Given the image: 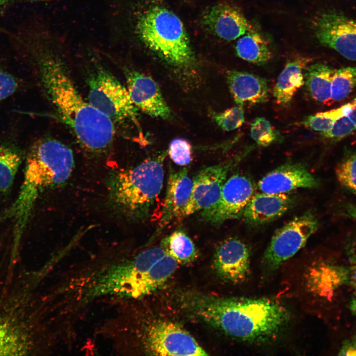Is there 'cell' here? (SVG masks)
Returning a JSON list of instances; mask_svg holds the SVG:
<instances>
[{
    "mask_svg": "<svg viewBox=\"0 0 356 356\" xmlns=\"http://www.w3.org/2000/svg\"><path fill=\"white\" fill-rule=\"evenodd\" d=\"M351 103V108L348 116L356 126V98L352 101Z\"/></svg>",
    "mask_w": 356,
    "mask_h": 356,
    "instance_id": "74e56055",
    "label": "cell"
},
{
    "mask_svg": "<svg viewBox=\"0 0 356 356\" xmlns=\"http://www.w3.org/2000/svg\"><path fill=\"white\" fill-rule=\"evenodd\" d=\"M250 251L240 239L228 238L217 247L214 265L218 274L226 281L239 283L244 281L249 273Z\"/></svg>",
    "mask_w": 356,
    "mask_h": 356,
    "instance_id": "9a60e30c",
    "label": "cell"
},
{
    "mask_svg": "<svg viewBox=\"0 0 356 356\" xmlns=\"http://www.w3.org/2000/svg\"><path fill=\"white\" fill-rule=\"evenodd\" d=\"M74 167L72 151L61 142L42 138L32 145L27 156L19 194L2 216L13 222L12 255L18 254L22 236L40 194L63 184Z\"/></svg>",
    "mask_w": 356,
    "mask_h": 356,
    "instance_id": "3957f363",
    "label": "cell"
},
{
    "mask_svg": "<svg viewBox=\"0 0 356 356\" xmlns=\"http://www.w3.org/2000/svg\"><path fill=\"white\" fill-rule=\"evenodd\" d=\"M254 191L253 183L248 177L239 173L231 176L225 180L217 203L201 211L202 220L217 225L240 218Z\"/></svg>",
    "mask_w": 356,
    "mask_h": 356,
    "instance_id": "7c38bea8",
    "label": "cell"
},
{
    "mask_svg": "<svg viewBox=\"0 0 356 356\" xmlns=\"http://www.w3.org/2000/svg\"><path fill=\"white\" fill-rule=\"evenodd\" d=\"M187 304L191 311L225 334L248 342L277 336L289 319L286 309L267 298L195 296Z\"/></svg>",
    "mask_w": 356,
    "mask_h": 356,
    "instance_id": "7a4b0ae2",
    "label": "cell"
},
{
    "mask_svg": "<svg viewBox=\"0 0 356 356\" xmlns=\"http://www.w3.org/2000/svg\"><path fill=\"white\" fill-rule=\"evenodd\" d=\"M161 246L178 263L192 261L197 255L194 243L182 230H175L164 238L162 241Z\"/></svg>",
    "mask_w": 356,
    "mask_h": 356,
    "instance_id": "d4e9b609",
    "label": "cell"
},
{
    "mask_svg": "<svg viewBox=\"0 0 356 356\" xmlns=\"http://www.w3.org/2000/svg\"><path fill=\"white\" fill-rule=\"evenodd\" d=\"M26 297L20 280L0 301V356L28 355L33 341L25 316Z\"/></svg>",
    "mask_w": 356,
    "mask_h": 356,
    "instance_id": "ba28073f",
    "label": "cell"
},
{
    "mask_svg": "<svg viewBox=\"0 0 356 356\" xmlns=\"http://www.w3.org/2000/svg\"><path fill=\"white\" fill-rule=\"evenodd\" d=\"M351 108V102L331 110L321 112L308 116L300 124L305 127L321 133L326 132L332 127L335 121L347 115Z\"/></svg>",
    "mask_w": 356,
    "mask_h": 356,
    "instance_id": "83f0119b",
    "label": "cell"
},
{
    "mask_svg": "<svg viewBox=\"0 0 356 356\" xmlns=\"http://www.w3.org/2000/svg\"><path fill=\"white\" fill-rule=\"evenodd\" d=\"M348 285L356 287V265L349 267Z\"/></svg>",
    "mask_w": 356,
    "mask_h": 356,
    "instance_id": "8d00e7d4",
    "label": "cell"
},
{
    "mask_svg": "<svg viewBox=\"0 0 356 356\" xmlns=\"http://www.w3.org/2000/svg\"><path fill=\"white\" fill-rule=\"evenodd\" d=\"M349 271V266L321 265L314 271V290L321 295H329L341 286L348 285Z\"/></svg>",
    "mask_w": 356,
    "mask_h": 356,
    "instance_id": "cb8c5ba5",
    "label": "cell"
},
{
    "mask_svg": "<svg viewBox=\"0 0 356 356\" xmlns=\"http://www.w3.org/2000/svg\"><path fill=\"white\" fill-rule=\"evenodd\" d=\"M192 184L187 168L178 171L170 168L161 218L152 239L158 236L174 219L180 217L190 198Z\"/></svg>",
    "mask_w": 356,
    "mask_h": 356,
    "instance_id": "e0dca14e",
    "label": "cell"
},
{
    "mask_svg": "<svg viewBox=\"0 0 356 356\" xmlns=\"http://www.w3.org/2000/svg\"><path fill=\"white\" fill-rule=\"evenodd\" d=\"M69 44L66 36L49 30L34 37L28 48L36 61L44 92L60 119L84 149L102 154L113 142L115 125L82 97L71 79L66 61Z\"/></svg>",
    "mask_w": 356,
    "mask_h": 356,
    "instance_id": "6da1fadb",
    "label": "cell"
},
{
    "mask_svg": "<svg viewBox=\"0 0 356 356\" xmlns=\"http://www.w3.org/2000/svg\"><path fill=\"white\" fill-rule=\"evenodd\" d=\"M356 88V67L335 70L332 80L331 101L345 99Z\"/></svg>",
    "mask_w": 356,
    "mask_h": 356,
    "instance_id": "4316f807",
    "label": "cell"
},
{
    "mask_svg": "<svg viewBox=\"0 0 356 356\" xmlns=\"http://www.w3.org/2000/svg\"><path fill=\"white\" fill-rule=\"evenodd\" d=\"M202 23L212 34L228 41L238 38L252 29L238 8L225 4L208 8L203 15Z\"/></svg>",
    "mask_w": 356,
    "mask_h": 356,
    "instance_id": "ac0fdd59",
    "label": "cell"
},
{
    "mask_svg": "<svg viewBox=\"0 0 356 356\" xmlns=\"http://www.w3.org/2000/svg\"><path fill=\"white\" fill-rule=\"evenodd\" d=\"M335 69L324 63L311 64L305 71V84L315 101L327 104L331 101V86Z\"/></svg>",
    "mask_w": 356,
    "mask_h": 356,
    "instance_id": "7402d4cb",
    "label": "cell"
},
{
    "mask_svg": "<svg viewBox=\"0 0 356 356\" xmlns=\"http://www.w3.org/2000/svg\"><path fill=\"white\" fill-rule=\"evenodd\" d=\"M250 134L252 138L261 146H268L280 141L282 137L270 123L265 118L257 117L251 125Z\"/></svg>",
    "mask_w": 356,
    "mask_h": 356,
    "instance_id": "f1b7e54d",
    "label": "cell"
},
{
    "mask_svg": "<svg viewBox=\"0 0 356 356\" xmlns=\"http://www.w3.org/2000/svg\"><path fill=\"white\" fill-rule=\"evenodd\" d=\"M295 202L294 196L287 193L254 194L242 217L249 224L262 225L283 216L293 207Z\"/></svg>",
    "mask_w": 356,
    "mask_h": 356,
    "instance_id": "d6986e66",
    "label": "cell"
},
{
    "mask_svg": "<svg viewBox=\"0 0 356 356\" xmlns=\"http://www.w3.org/2000/svg\"><path fill=\"white\" fill-rule=\"evenodd\" d=\"M319 181L303 164L287 163L265 175L258 182L261 192L287 193L298 188H313Z\"/></svg>",
    "mask_w": 356,
    "mask_h": 356,
    "instance_id": "2e32d148",
    "label": "cell"
},
{
    "mask_svg": "<svg viewBox=\"0 0 356 356\" xmlns=\"http://www.w3.org/2000/svg\"><path fill=\"white\" fill-rule=\"evenodd\" d=\"M18 85L17 80L13 75L0 70V102L13 94Z\"/></svg>",
    "mask_w": 356,
    "mask_h": 356,
    "instance_id": "836d02e7",
    "label": "cell"
},
{
    "mask_svg": "<svg viewBox=\"0 0 356 356\" xmlns=\"http://www.w3.org/2000/svg\"><path fill=\"white\" fill-rule=\"evenodd\" d=\"M133 12L132 30L146 47L174 67L187 68L194 63L188 35L177 15L158 5L141 12Z\"/></svg>",
    "mask_w": 356,
    "mask_h": 356,
    "instance_id": "5b68a950",
    "label": "cell"
},
{
    "mask_svg": "<svg viewBox=\"0 0 356 356\" xmlns=\"http://www.w3.org/2000/svg\"><path fill=\"white\" fill-rule=\"evenodd\" d=\"M349 308L352 314L356 316V292L353 295L349 302Z\"/></svg>",
    "mask_w": 356,
    "mask_h": 356,
    "instance_id": "f35d334b",
    "label": "cell"
},
{
    "mask_svg": "<svg viewBox=\"0 0 356 356\" xmlns=\"http://www.w3.org/2000/svg\"><path fill=\"white\" fill-rule=\"evenodd\" d=\"M178 265L162 246L149 248L119 268L115 275L116 290L134 298L149 295L170 277Z\"/></svg>",
    "mask_w": 356,
    "mask_h": 356,
    "instance_id": "52a82bcc",
    "label": "cell"
},
{
    "mask_svg": "<svg viewBox=\"0 0 356 356\" xmlns=\"http://www.w3.org/2000/svg\"><path fill=\"white\" fill-rule=\"evenodd\" d=\"M355 131L356 126L347 114L336 120L329 130L321 134L325 138L337 141L352 134Z\"/></svg>",
    "mask_w": 356,
    "mask_h": 356,
    "instance_id": "d6a6232c",
    "label": "cell"
},
{
    "mask_svg": "<svg viewBox=\"0 0 356 356\" xmlns=\"http://www.w3.org/2000/svg\"><path fill=\"white\" fill-rule=\"evenodd\" d=\"M315 36L323 45L346 58L356 61V21L335 11L321 14L315 20Z\"/></svg>",
    "mask_w": 356,
    "mask_h": 356,
    "instance_id": "4fadbf2b",
    "label": "cell"
},
{
    "mask_svg": "<svg viewBox=\"0 0 356 356\" xmlns=\"http://www.w3.org/2000/svg\"><path fill=\"white\" fill-rule=\"evenodd\" d=\"M344 213L348 217L356 220V205L347 203L344 205Z\"/></svg>",
    "mask_w": 356,
    "mask_h": 356,
    "instance_id": "d590c367",
    "label": "cell"
},
{
    "mask_svg": "<svg viewBox=\"0 0 356 356\" xmlns=\"http://www.w3.org/2000/svg\"><path fill=\"white\" fill-rule=\"evenodd\" d=\"M226 77L230 93L238 105H255L267 101L269 89L265 79L236 70L228 71Z\"/></svg>",
    "mask_w": 356,
    "mask_h": 356,
    "instance_id": "ffe728a7",
    "label": "cell"
},
{
    "mask_svg": "<svg viewBox=\"0 0 356 356\" xmlns=\"http://www.w3.org/2000/svg\"><path fill=\"white\" fill-rule=\"evenodd\" d=\"M84 63L89 72L88 101L115 124L137 122V110L128 90L107 69L100 55V50L89 43L80 48Z\"/></svg>",
    "mask_w": 356,
    "mask_h": 356,
    "instance_id": "8992f818",
    "label": "cell"
},
{
    "mask_svg": "<svg viewBox=\"0 0 356 356\" xmlns=\"http://www.w3.org/2000/svg\"><path fill=\"white\" fill-rule=\"evenodd\" d=\"M22 154L16 147L0 144V191L10 189L22 162Z\"/></svg>",
    "mask_w": 356,
    "mask_h": 356,
    "instance_id": "484cf974",
    "label": "cell"
},
{
    "mask_svg": "<svg viewBox=\"0 0 356 356\" xmlns=\"http://www.w3.org/2000/svg\"><path fill=\"white\" fill-rule=\"evenodd\" d=\"M235 49L239 57L257 65L267 63L273 55L264 36L252 29L238 40Z\"/></svg>",
    "mask_w": 356,
    "mask_h": 356,
    "instance_id": "603a6c76",
    "label": "cell"
},
{
    "mask_svg": "<svg viewBox=\"0 0 356 356\" xmlns=\"http://www.w3.org/2000/svg\"><path fill=\"white\" fill-rule=\"evenodd\" d=\"M127 88L134 106L154 118L170 120L173 113L156 82L150 76L124 68Z\"/></svg>",
    "mask_w": 356,
    "mask_h": 356,
    "instance_id": "5bb4252c",
    "label": "cell"
},
{
    "mask_svg": "<svg viewBox=\"0 0 356 356\" xmlns=\"http://www.w3.org/2000/svg\"><path fill=\"white\" fill-rule=\"evenodd\" d=\"M337 355L356 356V334L343 341Z\"/></svg>",
    "mask_w": 356,
    "mask_h": 356,
    "instance_id": "e575fe53",
    "label": "cell"
},
{
    "mask_svg": "<svg viewBox=\"0 0 356 356\" xmlns=\"http://www.w3.org/2000/svg\"><path fill=\"white\" fill-rule=\"evenodd\" d=\"M168 153L175 164L186 166L192 159L191 145L184 139L176 138L171 142Z\"/></svg>",
    "mask_w": 356,
    "mask_h": 356,
    "instance_id": "1f68e13d",
    "label": "cell"
},
{
    "mask_svg": "<svg viewBox=\"0 0 356 356\" xmlns=\"http://www.w3.org/2000/svg\"><path fill=\"white\" fill-rule=\"evenodd\" d=\"M167 153L164 151L134 167L115 171L110 175L109 199L115 210L133 220L148 216L163 187Z\"/></svg>",
    "mask_w": 356,
    "mask_h": 356,
    "instance_id": "277c9868",
    "label": "cell"
},
{
    "mask_svg": "<svg viewBox=\"0 0 356 356\" xmlns=\"http://www.w3.org/2000/svg\"><path fill=\"white\" fill-rule=\"evenodd\" d=\"M13 0H0V5H3V4H5L6 3L9 2V1H11ZM31 1H36V2H49L51 1L52 0H27Z\"/></svg>",
    "mask_w": 356,
    "mask_h": 356,
    "instance_id": "ab89813d",
    "label": "cell"
},
{
    "mask_svg": "<svg viewBox=\"0 0 356 356\" xmlns=\"http://www.w3.org/2000/svg\"><path fill=\"white\" fill-rule=\"evenodd\" d=\"M145 344L152 355H208L188 332L170 321H158L151 324L146 330Z\"/></svg>",
    "mask_w": 356,
    "mask_h": 356,
    "instance_id": "8fae6325",
    "label": "cell"
},
{
    "mask_svg": "<svg viewBox=\"0 0 356 356\" xmlns=\"http://www.w3.org/2000/svg\"><path fill=\"white\" fill-rule=\"evenodd\" d=\"M318 227L316 217L308 212L278 228L265 252L263 261L265 265L269 269H276L303 248Z\"/></svg>",
    "mask_w": 356,
    "mask_h": 356,
    "instance_id": "9c48e42d",
    "label": "cell"
},
{
    "mask_svg": "<svg viewBox=\"0 0 356 356\" xmlns=\"http://www.w3.org/2000/svg\"><path fill=\"white\" fill-rule=\"evenodd\" d=\"M335 175L342 186L356 194V151L348 155L337 165Z\"/></svg>",
    "mask_w": 356,
    "mask_h": 356,
    "instance_id": "f546056e",
    "label": "cell"
},
{
    "mask_svg": "<svg viewBox=\"0 0 356 356\" xmlns=\"http://www.w3.org/2000/svg\"><path fill=\"white\" fill-rule=\"evenodd\" d=\"M311 59L298 56L288 62L279 74L273 95L276 102L288 105L297 91L305 84V71Z\"/></svg>",
    "mask_w": 356,
    "mask_h": 356,
    "instance_id": "44dd1931",
    "label": "cell"
},
{
    "mask_svg": "<svg viewBox=\"0 0 356 356\" xmlns=\"http://www.w3.org/2000/svg\"><path fill=\"white\" fill-rule=\"evenodd\" d=\"M211 118L223 131H231L240 127L244 123L243 106L238 105L222 112H212Z\"/></svg>",
    "mask_w": 356,
    "mask_h": 356,
    "instance_id": "4dcf8cb0",
    "label": "cell"
},
{
    "mask_svg": "<svg viewBox=\"0 0 356 356\" xmlns=\"http://www.w3.org/2000/svg\"><path fill=\"white\" fill-rule=\"evenodd\" d=\"M253 148L245 147L230 160L200 170L192 179L189 201L180 218L210 208L219 201L228 174Z\"/></svg>",
    "mask_w": 356,
    "mask_h": 356,
    "instance_id": "30bf717a",
    "label": "cell"
}]
</instances>
